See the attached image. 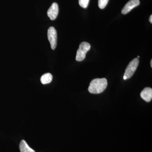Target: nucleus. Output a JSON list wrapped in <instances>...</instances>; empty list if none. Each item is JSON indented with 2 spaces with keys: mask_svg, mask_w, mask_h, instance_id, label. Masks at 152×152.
Instances as JSON below:
<instances>
[{
  "mask_svg": "<svg viewBox=\"0 0 152 152\" xmlns=\"http://www.w3.org/2000/svg\"><path fill=\"white\" fill-rule=\"evenodd\" d=\"M107 86V81L106 78L94 79L90 83L88 91L91 94H101L105 91Z\"/></svg>",
  "mask_w": 152,
  "mask_h": 152,
  "instance_id": "nucleus-1",
  "label": "nucleus"
},
{
  "mask_svg": "<svg viewBox=\"0 0 152 152\" xmlns=\"http://www.w3.org/2000/svg\"><path fill=\"white\" fill-rule=\"evenodd\" d=\"M139 60L138 58H135L129 63L127 67L125 70L124 79V80L130 78L133 75L139 65Z\"/></svg>",
  "mask_w": 152,
  "mask_h": 152,
  "instance_id": "nucleus-2",
  "label": "nucleus"
},
{
  "mask_svg": "<svg viewBox=\"0 0 152 152\" xmlns=\"http://www.w3.org/2000/svg\"><path fill=\"white\" fill-rule=\"evenodd\" d=\"M91 45L87 42H83L80 44L76 54V60L77 61H81L85 59L87 52L91 49Z\"/></svg>",
  "mask_w": 152,
  "mask_h": 152,
  "instance_id": "nucleus-3",
  "label": "nucleus"
},
{
  "mask_svg": "<svg viewBox=\"0 0 152 152\" xmlns=\"http://www.w3.org/2000/svg\"><path fill=\"white\" fill-rule=\"evenodd\" d=\"M48 37L51 48L53 50H55L57 46V33L56 30L53 27L49 28L48 31Z\"/></svg>",
  "mask_w": 152,
  "mask_h": 152,
  "instance_id": "nucleus-4",
  "label": "nucleus"
},
{
  "mask_svg": "<svg viewBox=\"0 0 152 152\" xmlns=\"http://www.w3.org/2000/svg\"><path fill=\"white\" fill-rule=\"evenodd\" d=\"M59 13V7L57 3H53L47 12L48 16L52 20L56 18Z\"/></svg>",
  "mask_w": 152,
  "mask_h": 152,
  "instance_id": "nucleus-5",
  "label": "nucleus"
},
{
  "mask_svg": "<svg viewBox=\"0 0 152 152\" xmlns=\"http://www.w3.org/2000/svg\"><path fill=\"white\" fill-rule=\"evenodd\" d=\"M140 4V0H130L123 8L122 13L124 15L128 13L134 8L139 6Z\"/></svg>",
  "mask_w": 152,
  "mask_h": 152,
  "instance_id": "nucleus-6",
  "label": "nucleus"
},
{
  "mask_svg": "<svg viewBox=\"0 0 152 152\" xmlns=\"http://www.w3.org/2000/svg\"><path fill=\"white\" fill-rule=\"evenodd\" d=\"M142 99L145 102H151L152 99V89L151 88H145L140 94Z\"/></svg>",
  "mask_w": 152,
  "mask_h": 152,
  "instance_id": "nucleus-7",
  "label": "nucleus"
},
{
  "mask_svg": "<svg viewBox=\"0 0 152 152\" xmlns=\"http://www.w3.org/2000/svg\"><path fill=\"white\" fill-rule=\"evenodd\" d=\"M20 149L21 152H35L28 145L26 142L24 140H23L20 143Z\"/></svg>",
  "mask_w": 152,
  "mask_h": 152,
  "instance_id": "nucleus-8",
  "label": "nucleus"
},
{
  "mask_svg": "<svg viewBox=\"0 0 152 152\" xmlns=\"http://www.w3.org/2000/svg\"><path fill=\"white\" fill-rule=\"evenodd\" d=\"M53 80V76L50 73L44 74L41 77V82L43 84L50 83Z\"/></svg>",
  "mask_w": 152,
  "mask_h": 152,
  "instance_id": "nucleus-9",
  "label": "nucleus"
},
{
  "mask_svg": "<svg viewBox=\"0 0 152 152\" xmlns=\"http://www.w3.org/2000/svg\"><path fill=\"white\" fill-rule=\"evenodd\" d=\"M109 0H99L98 5L99 7L101 9H103L106 6L108 3Z\"/></svg>",
  "mask_w": 152,
  "mask_h": 152,
  "instance_id": "nucleus-10",
  "label": "nucleus"
},
{
  "mask_svg": "<svg viewBox=\"0 0 152 152\" xmlns=\"http://www.w3.org/2000/svg\"><path fill=\"white\" fill-rule=\"evenodd\" d=\"M90 0H79L80 5L83 8H86L88 5Z\"/></svg>",
  "mask_w": 152,
  "mask_h": 152,
  "instance_id": "nucleus-11",
  "label": "nucleus"
},
{
  "mask_svg": "<svg viewBox=\"0 0 152 152\" xmlns=\"http://www.w3.org/2000/svg\"><path fill=\"white\" fill-rule=\"evenodd\" d=\"M149 21L151 23H152V15H151V16L150 17Z\"/></svg>",
  "mask_w": 152,
  "mask_h": 152,
  "instance_id": "nucleus-12",
  "label": "nucleus"
},
{
  "mask_svg": "<svg viewBox=\"0 0 152 152\" xmlns=\"http://www.w3.org/2000/svg\"><path fill=\"white\" fill-rule=\"evenodd\" d=\"M151 68L152 67V60H151Z\"/></svg>",
  "mask_w": 152,
  "mask_h": 152,
  "instance_id": "nucleus-13",
  "label": "nucleus"
},
{
  "mask_svg": "<svg viewBox=\"0 0 152 152\" xmlns=\"http://www.w3.org/2000/svg\"><path fill=\"white\" fill-rule=\"evenodd\" d=\"M140 58V56H138L137 58Z\"/></svg>",
  "mask_w": 152,
  "mask_h": 152,
  "instance_id": "nucleus-14",
  "label": "nucleus"
}]
</instances>
